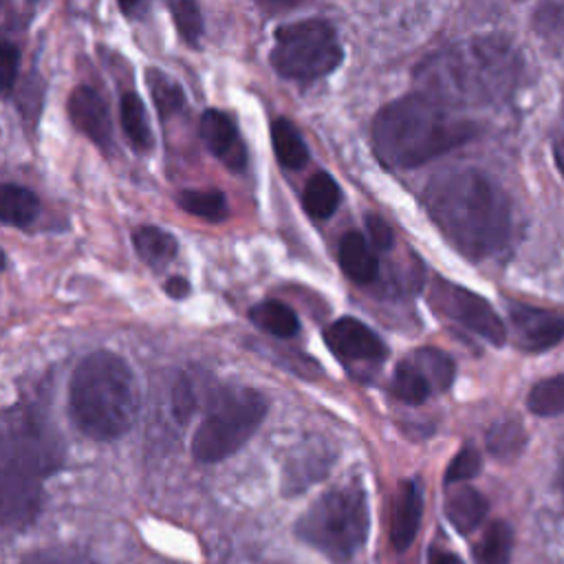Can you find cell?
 Listing matches in <instances>:
<instances>
[{"label":"cell","mask_w":564,"mask_h":564,"mask_svg":"<svg viewBox=\"0 0 564 564\" xmlns=\"http://www.w3.org/2000/svg\"><path fill=\"white\" fill-rule=\"evenodd\" d=\"M423 205L438 231L469 260L500 256L513 238V209L505 189L476 167L434 174Z\"/></svg>","instance_id":"obj_1"},{"label":"cell","mask_w":564,"mask_h":564,"mask_svg":"<svg viewBox=\"0 0 564 564\" xmlns=\"http://www.w3.org/2000/svg\"><path fill=\"white\" fill-rule=\"evenodd\" d=\"M520 57L502 37H474L436 53L419 68L423 95L454 106H485L505 99L518 79Z\"/></svg>","instance_id":"obj_2"},{"label":"cell","mask_w":564,"mask_h":564,"mask_svg":"<svg viewBox=\"0 0 564 564\" xmlns=\"http://www.w3.org/2000/svg\"><path fill=\"white\" fill-rule=\"evenodd\" d=\"M476 134V126L449 115L423 93L383 106L372 119V150L392 170H408L445 154Z\"/></svg>","instance_id":"obj_3"},{"label":"cell","mask_w":564,"mask_h":564,"mask_svg":"<svg viewBox=\"0 0 564 564\" xmlns=\"http://www.w3.org/2000/svg\"><path fill=\"white\" fill-rule=\"evenodd\" d=\"M59 460V443L37 412L13 408L4 414L2 522L7 529H24L35 520L42 482Z\"/></svg>","instance_id":"obj_4"},{"label":"cell","mask_w":564,"mask_h":564,"mask_svg":"<svg viewBox=\"0 0 564 564\" xmlns=\"http://www.w3.org/2000/svg\"><path fill=\"white\" fill-rule=\"evenodd\" d=\"M139 410V388L128 361L110 350L86 355L68 383V414L75 427L97 441L126 434Z\"/></svg>","instance_id":"obj_5"},{"label":"cell","mask_w":564,"mask_h":564,"mask_svg":"<svg viewBox=\"0 0 564 564\" xmlns=\"http://www.w3.org/2000/svg\"><path fill=\"white\" fill-rule=\"evenodd\" d=\"M370 509L359 482L328 489L297 518L295 535L335 564H348L366 544Z\"/></svg>","instance_id":"obj_6"},{"label":"cell","mask_w":564,"mask_h":564,"mask_svg":"<svg viewBox=\"0 0 564 564\" xmlns=\"http://www.w3.org/2000/svg\"><path fill=\"white\" fill-rule=\"evenodd\" d=\"M267 399L249 386L220 388L194 432L192 456L198 463H218L236 454L260 427Z\"/></svg>","instance_id":"obj_7"},{"label":"cell","mask_w":564,"mask_h":564,"mask_svg":"<svg viewBox=\"0 0 564 564\" xmlns=\"http://www.w3.org/2000/svg\"><path fill=\"white\" fill-rule=\"evenodd\" d=\"M344 59L337 31L322 18H306L275 29L273 68L289 79L313 82L333 73Z\"/></svg>","instance_id":"obj_8"},{"label":"cell","mask_w":564,"mask_h":564,"mask_svg":"<svg viewBox=\"0 0 564 564\" xmlns=\"http://www.w3.org/2000/svg\"><path fill=\"white\" fill-rule=\"evenodd\" d=\"M430 304L452 322L471 330L494 346H502L507 330L494 306L469 289H463L449 280H434L430 289Z\"/></svg>","instance_id":"obj_9"},{"label":"cell","mask_w":564,"mask_h":564,"mask_svg":"<svg viewBox=\"0 0 564 564\" xmlns=\"http://www.w3.org/2000/svg\"><path fill=\"white\" fill-rule=\"evenodd\" d=\"M454 381V361L436 348H416L394 368L390 392L405 403H423L434 392H445Z\"/></svg>","instance_id":"obj_10"},{"label":"cell","mask_w":564,"mask_h":564,"mask_svg":"<svg viewBox=\"0 0 564 564\" xmlns=\"http://www.w3.org/2000/svg\"><path fill=\"white\" fill-rule=\"evenodd\" d=\"M324 341L346 364H379L388 357L383 339L357 317H339L324 330Z\"/></svg>","instance_id":"obj_11"},{"label":"cell","mask_w":564,"mask_h":564,"mask_svg":"<svg viewBox=\"0 0 564 564\" xmlns=\"http://www.w3.org/2000/svg\"><path fill=\"white\" fill-rule=\"evenodd\" d=\"M509 317L520 348L540 352L564 339V317L527 304H509Z\"/></svg>","instance_id":"obj_12"},{"label":"cell","mask_w":564,"mask_h":564,"mask_svg":"<svg viewBox=\"0 0 564 564\" xmlns=\"http://www.w3.org/2000/svg\"><path fill=\"white\" fill-rule=\"evenodd\" d=\"M68 117L73 126L97 143L104 152L112 150V123L106 99L90 86H77L68 97Z\"/></svg>","instance_id":"obj_13"},{"label":"cell","mask_w":564,"mask_h":564,"mask_svg":"<svg viewBox=\"0 0 564 564\" xmlns=\"http://www.w3.org/2000/svg\"><path fill=\"white\" fill-rule=\"evenodd\" d=\"M200 137L207 150L231 172L247 167L245 141L229 115L220 110H205L200 117Z\"/></svg>","instance_id":"obj_14"},{"label":"cell","mask_w":564,"mask_h":564,"mask_svg":"<svg viewBox=\"0 0 564 564\" xmlns=\"http://www.w3.org/2000/svg\"><path fill=\"white\" fill-rule=\"evenodd\" d=\"M423 513V489L416 478L403 480L397 489L394 505H392V524H390V540L394 551H405L419 531Z\"/></svg>","instance_id":"obj_15"},{"label":"cell","mask_w":564,"mask_h":564,"mask_svg":"<svg viewBox=\"0 0 564 564\" xmlns=\"http://www.w3.org/2000/svg\"><path fill=\"white\" fill-rule=\"evenodd\" d=\"M337 258L344 273L359 284L372 282L379 275V260L375 247L361 231H348L341 236Z\"/></svg>","instance_id":"obj_16"},{"label":"cell","mask_w":564,"mask_h":564,"mask_svg":"<svg viewBox=\"0 0 564 564\" xmlns=\"http://www.w3.org/2000/svg\"><path fill=\"white\" fill-rule=\"evenodd\" d=\"M487 509V498L469 485H452L445 496V518L463 535L471 533L485 520Z\"/></svg>","instance_id":"obj_17"},{"label":"cell","mask_w":564,"mask_h":564,"mask_svg":"<svg viewBox=\"0 0 564 564\" xmlns=\"http://www.w3.org/2000/svg\"><path fill=\"white\" fill-rule=\"evenodd\" d=\"M341 200V189L328 172H317L308 178L302 192V207L315 220H326L335 214Z\"/></svg>","instance_id":"obj_18"},{"label":"cell","mask_w":564,"mask_h":564,"mask_svg":"<svg viewBox=\"0 0 564 564\" xmlns=\"http://www.w3.org/2000/svg\"><path fill=\"white\" fill-rule=\"evenodd\" d=\"M119 117H121V128L123 134L128 137L130 145L137 152H145L152 148L154 137H152V128H150V119L145 112V106L141 101V97L132 90L121 95L119 101Z\"/></svg>","instance_id":"obj_19"},{"label":"cell","mask_w":564,"mask_h":564,"mask_svg":"<svg viewBox=\"0 0 564 564\" xmlns=\"http://www.w3.org/2000/svg\"><path fill=\"white\" fill-rule=\"evenodd\" d=\"M132 242H134L139 258L154 269L165 267L178 251L176 238L170 231L154 227V225L137 227L132 234Z\"/></svg>","instance_id":"obj_20"},{"label":"cell","mask_w":564,"mask_h":564,"mask_svg":"<svg viewBox=\"0 0 564 564\" xmlns=\"http://www.w3.org/2000/svg\"><path fill=\"white\" fill-rule=\"evenodd\" d=\"M271 145L278 163L286 170H300L308 161V148L300 130L284 117L271 123Z\"/></svg>","instance_id":"obj_21"},{"label":"cell","mask_w":564,"mask_h":564,"mask_svg":"<svg viewBox=\"0 0 564 564\" xmlns=\"http://www.w3.org/2000/svg\"><path fill=\"white\" fill-rule=\"evenodd\" d=\"M249 317L258 328H262L275 337H293L300 330V319H297L295 311L289 304L278 302V300L258 302L256 306H251Z\"/></svg>","instance_id":"obj_22"},{"label":"cell","mask_w":564,"mask_h":564,"mask_svg":"<svg viewBox=\"0 0 564 564\" xmlns=\"http://www.w3.org/2000/svg\"><path fill=\"white\" fill-rule=\"evenodd\" d=\"M0 194H2L0 218L4 225L29 227L35 220V216L40 212V200L31 189H26L22 185L7 183V185H2Z\"/></svg>","instance_id":"obj_23"},{"label":"cell","mask_w":564,"mask_h":564,"mask_svg":"<svg viewBox=\"0 0 564 564\" xmlns=\"http://www.w3.org/2000/svg\"><path fill=\"white\" fill-rule=\"evenodd\" d=\"M513 531L505 520H494L474 546L476 564H509Z\"/></svg>","instance_id":"obj_24"},{"label":"cell","mask_w":564,"mask_h":564,"mask_svg":"<svg viewBox=\"0 0 564 564\" xmlns=\"http://www.w3.org/2000/svg\"><path fill=\"white\" fill-rule=\"evenodd\" d=\"M176 203L183 212L209 223H220L229 214L225 194L218 189H183Z\"/></svg>","instance_id":"obj_25"},{"label":"cell","mask_w":564,"mask_h":564,"mask_svg":"<svg viewBox=\"0 0 564 564\" xmlns=\"http://www.w3.org/2000/svg\"><path fill=\"white\" fill-rule=\"evenodd\" d=\"M524 427L518 419L505 416L498 419L489 430H487V449L500 458V460H511L516 458L522 447H524Z\"/></svg>","instance_id":"obj_26"},{"label":"cell","mask_w":564,"mask_h":564,"mask_svg":"<svg viewBox=\"0 0 564 564\" xmlns=\"http://www.w3.org/2000/svg\"><path fill=\"white\" fill-rule=\"evenodd\" d=\"M145 84L150 88L152 101H154L156 112H159L161 119H167V117L176 115L185 106L183 88L170 75H165L161 68H148Z\"/></svg>","instance_id":"obj_27"},{"label":"cell","mask_w":564,"mask_h":564,"mask_svg":"<svg viewBox=\"0 0 564 564\" xmlns=\"http://www.w3.org/2000/svg\"><path fill=\"white\" fill-rule=\"evenodd\" d=\"M527 405L538 416L564 414V372L538 381L527 397Z\"/></svg>","instance_id":"obj_28"},{"label":"cell","mask_w":564,"mask_h":564,"mask_svg":"<svg viewBox=\"0 0 564 564\" xmlns=\"http://www.w3.org/2000/svg\"><path fill=\"white\" fill-rule=\"evenodd\" d=\"M533 26L551 51H560L564 46V2L540 4L533 15Z\"/></svg>","instance_id":"obj_29"},{"label":"cell","mask_w":564,"mask_h":564,"mask_svg":"<svg viewBox=\"0 0 564 564\" xmlns=\"http://www.w3.org/2000/svg\"><path fill=\"white\" fill-rule=\"evenodd\" d=\"M170 11H172V18H174V24L181 33V37L196 46L200 35H203V18H200V9L194 4V2H187V0H176V2H170Z\"/></svg>","instance_id":"obj_30"},{"label":"cell","mask_w":564,"mask_h":564,"mask_svg":"<svg viewBox=\"0 0 564 564\" xmlns=\"http://www.w3.org/2000/svg\"><path fill=\"white\" fill-rule=\"evenodd\" d=\"M482 458L478 454V449L474 447H463L447 465L445 469V482L447 485H460L469 478H474L480 471Z\"/></svg>","instance_id":"obj_31"},{"label":"cell","mask_w":564,"mask_h":564,"mask_svg":"<svg viewBox=\"0 0 564 564\" xmlns=\"http://www.w3.org/2000/svg\"><path fill=\"white\" fill-rule=\"evenodd\" d=\"M20 564H93V560L75 546H48L26 555Z\"/></svg>","instance_id":"obj_32"},{"label":"cell","mask_w":564,"mask_h":564,"mask_svg":"<svg viewBox=\"0 0 564 564\" xmlns=\"http://www.w3.org/2000/svg\"><path fill=\"white\" fill-rule=\"evenodd\" d=\"M18 66H20V51L11 42H2L0 46V88L2 95L9 97L18 77Z\"/></svg>","instance_id":"obj_33"},{"label":"cell","mask_w":564,"mask_h":564,"mask_svg":"<svg viewBox=\"0 0 564 564\" xmlns=\"http://www.w3.org/2000/svg\"><path fill=\"white\" fill-rule=\"evenodd\" d=\"M366 229H368L370 245H372L375 249H381V251L392 249V245H394V234H392L390 225H388L381 216L368 214V216H366Z\"/></svg>","instance_id":"obj_34"},{"label":"cell","mask_w":564,"mask_h":564,"mask_svg":"<svg viewBox=\"0 0 564 564\" xmlns=\"http://www.w3.org/2000/svg\"><path fill=\"white\" fill-rule=\"evenodd\" d=\"M196 408V397H194V390L192 386L181 379L176 386H174V412L185 421Z\"/></svg>","instance_id":"obj_35"},{"label":"cell","mask_w":564,"mask_h":564,"mask_svg":"<svg viewBox=\"0 0 564 564\" xmlns=\"http://www.w3.org/2000/svg\"><path fill=\"white\" fill-rule=\"evenodd\" d=\"M189 291H192L189 282H187L185 278H181V275L170 278V280L165 282V293H167L170 297H174V300H183V297H187V295H189Z\"/></svg>","instance_id":"obj_36"},{"label":"cell","mask_w":564,"mask_h":564,"mask_svg":"<svg viewBox=\"0 0 564 564\" xmlns=\"http://www.w3.org/2000/svg\"><path fill=\"white\" fill-rule=\"evenodd\" d=\"M553 152H555V163L560 167V172L564 174V110H562V119L555 132V141H553Z\"/></svg>","instance_id":"obj_37"},{"label":"cell","mask_w":564,"mask_h":564,"mask_svg":"<svg viewBox=\"0 0 564 564\" xmlns=\"http://www.w3.org/2000/svg\"><path fill=\"white\" fill-rule=\"evenodd\" d=\"M430 564H463V560L452 551H432Z\"/></svg>","instance_id":"obj_38"},{"label":"cell","mask_w":564,"mask_h":564,"mask_svg":"<svg viewBox=\"0 0 564 564\" xmlns=\"http://www.w3.org/2000/svg\"><path fill=\"white\" fill-rule=\"evenodd\" d=\"M560 485H562V496H564V463H562V469H560Z\"/></svg>","instance_id":"obj_39"}]
</instances>
